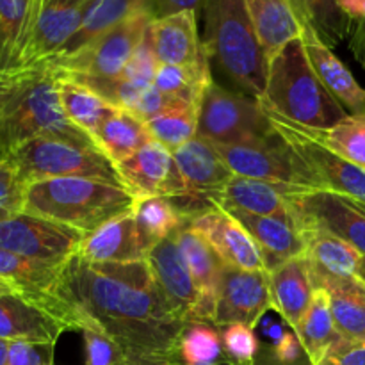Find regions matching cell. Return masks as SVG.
I'll return each mask as SVG.
<instances>
[{"instance_id":"cell-1","label":"cell","mask_w":365,"mask_h":365,"mask_svg":"<svg viewBox=\"0 0 365 365\" xmlns=\"http://www.w3.org/2000/svg\"><path fill=\"white\" fill-rule=\"evenodd\" d=\"M34 302L66 324L107 335L125 365H184L180 341L191 323L178 316L157 285L148 260L95 264L73 255L52 287Z\"/></svg>"},{"instance_id":"cell-2","label":"cell","mask_w":365,"mask_h":365,"mask_svg":"<svg viewBox=\"0 0 365 365\" xmlns=\"http://www.w3.org/2000/svg\"><path fill=\"white\" fill-rule=\"evenodd\" d=\"M57 81L52 64L0 71V159L41 135L91 139L64 114Z\"/></svg>"},{"instance_id":"cell-3","label":"cell","mask_w":365,"mask_h":365,"mask_svg":"<svg viewBox=\"0 0 365 365\" xmlns=\"http://www.w3.org/2000/svg\"><path fill=\"white\" fill-rule=\"evenodd\" d=\"M138 196L125 185L96 178H48L25 187L24 212L89 234L132 212Z\"/></svg>"},{"instance_id":"cell-4","label":"cell","mask_w":365,"mask_h":365,"mask_svg":"<svg viewBox=\"0 0 365 365\" xmlns=\"http://www.w3.org/2000/svg\"><path fill=\"white\" fill-rule=\"evenodd\" d=\"M259 102L264 109L314 130H327L348 116L310 66L302 38L285 45L269 61Z\"/></svg>"},{"instance_id":"cell-5","label":"cell","mask_w":365,"mask_h":365,"mask_svg":"<svg viewBox=\"0 0 365 365\" xmlns=\"http://www.w3.org/2000/svg\"><path fill=\"white\" fill-rule=\"evenodd\" d=\"M203 46L232 84L260 98L267 81V59L242 0H205Z\"/></svg>"},{"instance_id":"cell-6","label":"cell","mask_w":365,"mask_h":365,"mask_svg":"<svg viewBox=\"0 0 365 365\" xmlns=\"http://www.w3.org/2000/svg\"><path fill=\"white\" fill-rule=\"evenodd\" d=\"M7 159L25 185L66 177L96 178L125 185L118 168L91 139L41 135L18 146Z\"/></svg>"},{"instance_id":"cell-7","label":"cell","mask_w":365,"mask_h":365,"mask_svg":"<svg viewBox=\"0 0 365 365\" xmlns=\"http://www.w3.org/2000/svg\"><path fill=\"white\" fill-rule=\"evenodd\" d=\"M198 135L214 145H237L274 135L259 98L210 82L198 106Z\"/></svg>"},{"instance_id":"cell-8","label":"cell","mask_w":365,"mask_h":365,"mask_svg":"<svg viewBox=\"0 0 365 365\" xmlns=\"http://www.w3.org/2000/svg\"><path fill=\"white\" fill-rule=\"evenodd\" d=\"M91 4L93 0H29L14 68L52 63L78 31Z\"/></svg>"},{"instance_id":"cell-9","label":"cell","mask_w":365,"mask_h":365,"mask_svg":"<svg viewBox=\"0 0 365 365\" xmlns=\"http://www.w3.org/2000/svg\"><path fill=\"white\" fill-rule=\"evenodd\" d=\"M264 110L267 113V118L278 135L291 146L292 152L305 164L314 184H316V189L337 192L365 209V170L331 152L316 138L312 128L292 123L267 109Z\"/></svg>"},{"instance_id":"cell-10","label":"cell","mask_w":365,"mask_h":365,"mask_svg":"<svg viewBox=\"0 0 365 365\" xmlns=\"http://www.w3.org/2000/svg\"><path fill=\"white\" fill-rule=\"evenodd\" d=\"M216 148L237 177L316 189L305 164L277 130L271 138L237 145H216Z\"/></svg>"},{"instance_id":"cell-11","label":"cell","mask_w":365,"mask_h":365,"mask_svg":"<svg viewBox=\"0 0 365 365\" xmlns=\"http://www.w3.org/2000/svg\"><path fill=\"white\" fill-rule=\"evenodd\" d=\"M152 20V11H141L96 38L75 56L52 63V66L82 77H120L130 57L145 39Z\"/></svg>"},{"instance_id":"cell-12","label":"cell","mask_w":365,"mask_h":365,"mask_svg":"<svg viewBox=\"0 0 365 365\" xmlns=\"http://www.w3.org/2000/svg\"><path fill=\"white\" fill-rule=\"evenodd\" d=\"M84 235L77 228L20 212L0 223V250L63 266L78 252Z\"/></svg>"},{"instance_id":"cell-13","label":"cell","mask_w":365,"mask_h":365,"mask_svg":"<svg viewBox=\"0 0 365 365\" xmlns=\"http://www.w3.org/2000/svg\"><path fill=\"white\" fill-rule=\"evenodd\" d=\"M303 232H330L355 246L365 257V209L353 200L327 189H305L292 196Z\"/></svg>"},{"instance_id":"cell-14","label":"cell","mask_w":365,"mask_h":365,"mask_svg":"<svg viewBox=\"0 0 365 365\" xmlns=\"http://www.w3.org/2000/svg\"><path fill=\"white\" fill-rule=\"evenodd\" d=\"M299 191H305V187L234 175L223 187L212 192L207 202L221 209H237L257 216L278 217L303 230L292 203V196Z\"/></svg>"},{"instance_id":"cell-15","label":"cell","mask_w":365,"mask_h":365,"mask_svg":"<svg viewBox=\"0 0 365 365\" xmlns=\"http://www.w3.org/2000/svg\"><path fill=\"white\" fill-rule=\"evenodd\" d=\"M269 309H273L269 271H242L225 264L214 324L241 323L257 328Z\"/></svg>"},{"instance_id":"cell-16","label":"cell","mask_w":365,"mask_h":365,"mask_svg":"<svg viewBox=\"0 0 365 365\" xmlns=\"http://www.w3.org/2000/svg\"><path fill=\"white\" fill-rule=\"evenodd\" d=\"M116 168L123 178V184L135 196L189 200L187 187L178 171L173 153L153 139Z\"/></svg>"},{"instance_id":"cell-17","label":"cell","mask_w":365,"mask_h":365,"mask_svg":"<svg viewBox=\"0 0 365 365\" xmlns=\"http://www.w3.org/2000/svg\"><path fill=\"white\" fill-rule=\"evenodd\" d=\"M148 264L171 309L187 323H207L203 317L202 296L178 248L177 232L153 246L148 255Z\"/></svg>"},{"instance_id":"cell-18","label":"cell","mask_w":365,"mask_h":365,"mask_svg":"<svg viewBox=\"0 0 365 365\" xmlns=\"http://www.w3.org/2000/svg\"><path fill=\"white\" fill-rule=\"evenodd\" d=\"M187 223L212 246L227 266L242 271H267L257 242L225 209L210 205V209L195 214Z\"/></svg>"},{"instance_id":"cell-19","label":"cell","mask_w":365,"mask_h":365,"mask_svg":"<svg viewBox=\"0 0 365 365\" xmlns=\"http://www.w3.org/2000/svg\"><path fill=\"white\" fill-rule=\"evenodd\" d=\"M152 248L128 212L86 234L75 255L95 264H127L148 260Z\"/></svg>"},{"instance_id":"cell-20","label":"cell","mask_w":365,"mask_h":365,"mask_svg":"<svg viewBox=\"0 0 365 365\" xmlns=\"http://www.w3.org/2000/svg\"><path fill=\"white\" fill-rule=\"evenodd\" d=\"M66 324L48 309L21 294H0V339L56 346Z\"/></svg>"},{"instance_id":"cell-21","label":"cell","mask_w":365,"mask_h":365,"mask_svg":"<svg viewBox=\"0 0 365 365\" xmlns=\"http://www.w3.org/2000/svg\"><path fill=\"white\" fill-rule=\"evenodd\" d=\"M148 38L159 64L196 66L209 61L200 38L198 14L195 11L153 18L148 27Z\"/></svg>"},{"instance_id":"cell-22","label":"cell","mask_w":365,"mask_h":365,"mask_svg":"<svg viewBox=\"0 0 365 365\" xmlns=\"http://www.w3.org/2000/svg\"><path fill=\"white\" fill-rule=\"evenodd\" d=\"M171 153L184 178L189 200L192 202H200V200L207 202L212 192L223 187L234 177L230 168L217 152L216 145L200 135L192 138L191 141Z\"/></svg>"},{"instance_id":"cell-23","label":"cell","mask_w":365,"mask_h":365,"mask_svg":"<svg viewBox=\"0 0 365 365\" xmlns=\"http://www.w3.org/2000/svg\"><path fill=\"white\" fill-rule=\"evenodd\" d=\"M221 209V207H220ZM241 223L253 237L264 257L267 271L277 269L287 260L303 257L307 252V235L296 225L278 217L257 216L237 209H225Z\"/></svg>"},{"instance_id":"cell-24","label":"cell","mask_w":365,"mask_h":365,"mask_svg":"<svg viewBox=\"0 0 365 365\" xmlns=\"http://www.w3.org/2000/svg\"><path fill=\"white\" fill-rule=\"evenodd\" d=\"M302 41L312 70L346 113L365 114V89L353 77L349 68L310 29H303Z\"/></svg>"},{"instance_id":"cell-25","label":"cell","mask_w":365,"mask_h":365,"mask_svg":"<svg viewBox=\"0 0 365 365\" xmlns=\"http://www.w3.org/2000/svg\"><path fill=\"white\" fill-rule=\"evenodd\" d=\"M269 289L273 309L296 334L316 291L305 255L287 260L277 269L269 271Z\"/></svg>"},{"instance_id":"cell-26","label":"cell","mask_w":365,"mask_h":365,"mask_svg":"<svg viewBox=\"0 0 365 365\" xmlns=\"http://www.w3.org/2000/svg\"><path fill=\"white\" fill-rule=\"evenodd\" d=\"M177 242L185 262H187L189 271H191L196 289L202 296L203 317L207 323L214 324L225 262L214 252L212 246L198 232L189 227V223H184L177 230Z\"/></svg>"},{"instance_id":"cell-27","label":"cell","mask_w":365,"mask_h":365,"mask_svg":"<svg viewBox=\"0 0 365 365\" xmlns=\"http://www.w3.org/2000/svg\"><path fill=\"white\" fill-rule=\"evenodd\" d=\"M269 61L294 39L302 38L303 27L291 6V0H242Z\"/></svg>"},{"instance_id":"cell-28","label":"cell","mask_w":365,"mask_h":365,"mask_svg":"<svg viewBox=\"0 0 365 365\" xmlns=\"http://www.w3.org/2000/svg\"><path fill=\"white\" fill-rule=\"evenodd\" d=\"M307 235L305 259L312 271L314 285L324 278H351L360 277L364 255L330 232L310 228Z\"/></svg>"},{"instance_id":"cell-29","label":"cell","mask_w":365,"mask_h":365,"mask_svg":"<svg viewBox=\"0 0 365 365\" xmlns=\"http://www.w3.org/2000/svg\"><path fill=\"white\" fill-rule=\"evenodd\" d=\"M146 9H150V0H93L78 31L75 32L73 38L68 41L63 52L52 63L75 56L84 46H88L89 43L95 41L96 38L106 34L107 31H110L116 25H120L121 21Z\"/></svg>"},{"instance_id":"cell-30","label":"cell","mask_w":365,"mask_h":365,"mask_svg":"<svg viewBox=\"0 0 365 365\" xmlns=\"http://www.w3.org/2000/svg\"><path fill=\"white\" fill-rule=\"evenodd\" d=\"M330 298L335 327L344 339H365V280L362 277L316 282Z\"/></svg>"},{"instance_id":"cell-31","label":"cell","mask_w":365,"mask_h":365,"mask_svg":"<svg viewBox=\"0 0 365 365\" xmlns=\"http://www.w3.org/2000/svg\"><path fill=\"white\" fill-rule=\"evenodd\" d=\"M57 89H59L61 106H63L68 120L75 127L81 128L82 132H86L91 139L95 138L100 125L116 109L107 100H103L95 89L86 86L84 82L77 81V78L71 77L70 73L63 70H59Z\"/></svg>"},{"instance_id":"cell-32","label":"cell","mask_w":365,"mask_h":365,"mask_svg":"<svg viewBox=\"0 0 365 365\" xmlns=\"http://www.w3.org/2000/svg\"><path fill=\"white\" fill-rule=\"evenodd\" d=\"M93 141L109 157L114 166L130 159L146 143L152 141L148 127L141 118L125 109H114L100 125Z\"/></svg>"},{"instance_id":"cell-33","label":"cell","mask_w":365,"mask_h":365,"mask_svg":"<svg viewBox=\"0 0 365 365\" xmlns=\"http://www.w3.org/2000/svg\"><path fill=\"white\" fill-rule=\"evenodd\" d=\"M299 342L303 346L307 360L310 365H319L331 346L342 337L335 327L334 314L330 309V298L324 289L316 287L312 294L309 310L303 317L302 324L296 330Z\"/></svg>"},{"instance_id":"cell-34","label":"cell","mask_w":365,"mask_h":365,"mask_svg":"<svg viewBox=\"0 0 365 365\" xmlns=\"http://www.w3.org/2000/svg\"><path fill=\"white\" fill-rule=\"evenodd\" d=\"M303 29H310L330 48L348 38L353 21L346 16L339 0H291Z\"/></svg>"},{"instance_id":"cell-35","label":"cell","mask_w":365,"mask_h":365,"mask_svg":"<svg viewBox=\"0 0 365 365\" xmlns=\"http://www.w3.org/2000/svg\"><path fill=\"white\" fill-rule=\"evenodd\" d=\"M61 266L27 259L16 253L0 250V278L9 282L18 294L36 298L48 291L59 274Z\"/></svg>"},{"instance_id":"cell-36","label":"cell","mask_w":365,"mask_h":365,"mask_svg":"<svg viewBox=\"0 0 365 365\" xmlns=\"http://www.w3.org/2000/svg\"><path fill=\"white\" fill-rule=\"evenodd\" d=\"M132 214L152 246L173 235L182 225L187 223L184 210L178 209L173 200L164 196H138Z\"/></svg>"},{"instance_id":"cell-37","label":"cell","mask_w":365,"mask_h":365,"mask_svg":"<svg viewBox=\"0 0 365 365\" xmlns=\"http://www.w3.org/2000/svg\"><path fill=\"white\" fill-rule=\"evenodd\" d=\"M146 127L153 141L175 152L198 135V103H173L159 116L146 121Z\"/></svg>"},{"instance_id":"cell-38","label":"cell","mask_w":365,"mask_h":365,"mask_svg":"<svg viewBox=\"0 0 365 365\" xmlns=\"http://www.w3.org/2000/svg\"><path fill=\"white\" fill-rule=\"evenodd\" d=\"M210 82H212L210 61H205V63L196 64V66L159 64L153 86L170 98L200 106L203 91Z\"/></svg>"},{"instance_id":"cell-39","label":"cell","mask_w":365,"mask_h":365,"mask_svg":"<svg viewBox=\"0 0 365 365\" xmlns=\"http://www.w3.org/2000/svg\"><path fill=\"white\" fill-rule=\"evenodd\" d=\"M184 365H230L223 351L220 328L212 323H191L180 341Z\"/></svg>"},{"instance_id":"cell-40","label":"cell","mask_w":365,"mask_h":365,"mask_svg":"<svg viewBox=\"0 0 365 365\" xmlns=\"http://www.w3.org/2000/svg\"><path fill=\"white\" fill-rule=\"evenodd\" d=\"M324 146L365 170V114H348L327 130H314Z\"/></svg>"},{"instance_id":"cell-41","label":"cell","mask_w":365,"mask_h":365,"mask_svg":"<svg viewBox=\"0 0 365 365\" xmlns=\"http://www.w3.org/2000/svg\"><path fill=\"white\" fill-rule=\"evenodd\" d=\"M29 0H0V71L16 66Z\"/></svg>"},{"instance_id":"cell-42","label":"cell","mask_w":365,"mask_h":365,"mask_svg":"<svg viewBox=\"0 0 365 365\" xmlns=\"http://www.w3.org/2000/svg\"><path fill=\"white\" fill-rule=\"evenodd\" d=\"M220 328L223 351L230 365H253L260 351L255 328L248 324L232 323Z\"/></svg>"},{"instance_id":"cell-43","label":"cell","mask_w":365,"mask_h":365,"mask_svg":"<svg viewBox=\"0 0 365 365\" xmlns=\"http://www.w3.org/2000/svg\"><path fill=\"white\" fill-rule=\"evenodd\" d=\"M157 70H159V61H157L155 53H153L148 32H146L145 39H143L141 45L138 46L134 56L130 57V61L127 63L125 70L121 71L120 77L123 78V81H127L128 84L135 86V88L148 89L152 88L153 82H155Z\"/></svg>"},{"instance_id":"cell-44","label":"cell","mask_w":365,"mask_h":365,"mask_svg":"<svg viewBox=\"0 0 365 365\" xmlns=\"http://www.w3.org/2000/svg\"><path fill=\"white\" fill-rule=\"evenodd\" d=\"M25 187L27 185L20 180L13 163L0 159V223L24 212Z\"/></svg>"},{"instance_id":"cell-45","label":"cell","mask_w":365,"mask_h":365,"mask_svg":"<svg viewBox=\"0 0 365 365\" xmlns=\"http://www.w3.org/2000/svg\"><path fill=\"white\" fill-rule=\"evenodd\" d=\"M84 339L86 365H125L120 348L107 335L86 328L81 330Z\"/></svg>"},{"instance_id":"cell-46","label":"cell","mask_w":365,"mask_h":365,"mask_svg":"<svg viewBox=\"0 0 365 365\" xmlns=\"http://www.w3.org/2000/svg\"><path fill=\"white\" fill-rule=\"evenodd\" d=\"M56 346H41L32 342H9L7 365H50L53 362Z\"/></svg>"},{"instance_id":"cell-47","label":"cell","mask_w":365,"mask_h":365,"mask_svg":"<svg viewBox=\"0 0 365 365\" xmlns=\"http://www.w3.org/2000/svg\"><path fill=\"white\" fill-rule=\"evenodd\" d=\"M319 365H365V339L341 337Z\"/></svg>"},{"instance_id":"cell-48","label":"cell","mask_w":365,"mask_h":365,"mask_svg":"<svg viewBox=\"0 0 365 365\" xmlns=\"http://www.w3.org/2000/svg\"><path fill=\"white\" fill-rule=\"evenodd\" d=\"M177 102H182V100L170 98V96H166L164 93H160L155 86H152V88L143 91L141 98H139V102L135 103V107L130 113H134L135 116L141 118L146 123V121L153 120V118L159 116V114L164 113L166 109H170V107Z\"/></svg>"},{"instance_id":"cell-49","label":"cell","mask_w":365,"mask_h":365,"mask_svg":"<svg viewBox=\"0 0 365 365\" xmlns=\"http://www.w3.org/2000/svg\"><path fill=\"white\" fill-rule=\"evenodd\" d=\"M273 349V355L277 356L280 362H298V360L305 359V351H303V346L299 342L298 335L294 331H284L278 341H274V344L271 346Z\"/></svg>"},{"instance_id":"cell-50","label":"cell","mask_w":365,"mask_h":365,"mask_svg":"<svg viewBox=\"0 0 365 365\" xmlns=\"http://www.w3.org/2000/svg\"><path fill=\"white\" fill-rule=\"evenodd\" d=\"M205 0H150V9L153 18H164L182 11H195L200 14L203 11Z\"/></svg>"},{"instance_id":"cell-51","label":"cell","mask_w":365,"mask_h":365,"mask_svg":"<svg viewBox=\"0 0 365 365\" xmlns=\"http://www.w3.org/2000/svg\"><path fill=\"white\" fill-rule=\"evenodd\" d=\"M339 4L349 20L365 24V0H339Z\"/></svg>"},{"instance_id":"cell-52","label":"cell","mask_w":365,"mask_h":365,"mask_svg":"<svg viewBox=\"0 0 365 365\" xmlns=\"http://www.w3.org/2000/svg\"><path fill=\"white\" fill-rule=\"evenodd\" d=\"M253 365H310V362L307 360V356L305 359L298 360V362H292V364L280 362V360L273 355V349H271V346H269V348H260L259 356H257L255 364Z\"/></svg>"},{"instance_id":"cell-53","label":"cell","mask_w":365,"mask_h":365,"mask_svg":"<svg viewBox=\"0 0 365 365\" xmlns=\"http://www.w3.org/2000/svg\"><path fill=\"white\" fill-rule=\"evenodd\" d=\"M7 355H9V342L0 339V365H7Z\"/></svg>"},{"instance_id":"cell-54","label":"cell","mask_w":365,"mask_h":365,"mask_svg":"<svg viewBox=\"0 0 365 365\" xmlns=\"http://www.w3.org/2000/svg\"><path fill=\"white\" fill-rule=\"evenodd\" d=\"M0 294H18V292H16V289L9 284V282H6L0 278Z\"/></svg>"},{"instance_id":"cell-55","label":"cell","mask_w":365,"mask_h":365,"mask_svg":"<svg viewBox=\"0 0 365 365\" xmlns=\"http://www.w3.org/2000/svg\"><path fill=\"white\" fill-rule=\"evenodd\" d=\"M360 277H362L364 280H365V257H364V260H362V266H360Z\"/></svg>"},{"instance_id":"cell-56","label":"cell","mask_w":365,"mask_h":365,"mask_svg":"<svg viewBox=\"0 0 365 365\" xmlns=\"http://www.w3.org/2000/svg\"><path fill=\"white\" fill-rule=\"evenodd\" d=\"M50 365H56V364H53V362H52V364H50Z\"/></svg>"}]
</instances>
